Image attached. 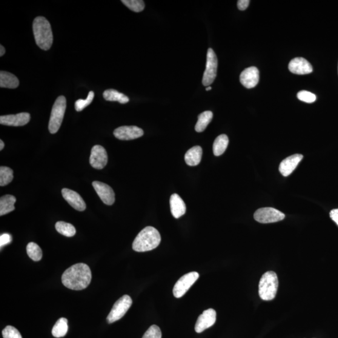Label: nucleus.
I'll return each instance as SVG.
<instances>
[{
	"label": "nucleus",
	"mask_w": 338,
	"mask_h": 338,
	"mask_svg": "<svg viewBox=\"0 0 338 338\" xmlns=\"http://www.w3.org/2000/svg\"><path fill=\"white\" fill-rule=\"evenodd\" d=\"M202 156V149L200 146L190 148L185 155V161L189 166H196L200 164Z\"/></svg>",
	"instance_id": "obj_20"
},
{
	"label": "nucleus",
	"mask_w": 338,
	"mask_h": 338,
	"mask_svg": "<svg viewBox=\"0 0 338 338\" xmlns=\"http://www.w3.org/2000/svg\"><path fill=\"white\" fill-rule=\"evenodd\" d=\"M199 277V274L197 272H191L180 277L173 289L174 296L180 298L184 296Z\"/></svg>",
	"instance_id": "obj_9"
},
{
	"label": "nucleus",
	"mask_w": 338,
	"mask_h": 338,
	"mask_svg": "<svg viewBox=\"0 0 338 338\" xmlns=\"http://www.w3.org/2000/svg\"><path fill=\"white\" fill-rule=\"evenodd\" d=\"M67 100L64 96H60L54 103L51 110L48 129L51 134H56L59 131L64 120Z\"/></svg>",
	"instance_id": "obj_5"
},
{
	"label": "nucleus",
	"mask_w": 338,
	"mask_h": 338,
	"mask_svg": "<svg viewBox=\"0 0 338 338\" xmlns=\"http://www.w3.org/2000/svg\"><path fill=\"white\" fill-rule=\"evenodd\" d=\"M216 311L213 309H208L200 314L197 320L195 331L197 333H202L205 329L213 326L216 322Z\"/></svg>",
	"instance_id": "obj_11"
},
{
	"label": "nucleus",
	"mask_w": 338,
	"mask_h": 338,
	"mask_svg": "<svg viewBox=\"0 0 338 338\" xmlns=\"http://www.w3.org/2000/svg\"><path fill=\"white\" fill-rule=\"evenodd\" d=\"M93 98L94 92L92 91H90L88 95L87 99L85 100L79 99L77 100L75 104L76 110L77 111H81L84 110L85 108L91 104V102L93 101Z\"/></svg>",
	"instance_id": "obj_31"
},
{
	"label": "nucleus",
	"mask_w": 338,
	"mask_h": 338,
	"mask_svg": "<svg viewBox=\"0 0 338 338\" xmlns=\"http://www.w3.org/2000/svg\"><path fill=\"white\" fill-rule=\"evenodd\" d=\"M171 213L176 219L184 216L186 212V206L184 200L178 194L172 195L170 199Z\"/></svg>",
	"instance_id": "obj_19"
},
{
	"label": "nucleus",
	"mask_w": 338,
	"mask_h": 338,
	"mask_svg": "<svg viewBox=\"0 0 338 338\" xmlns=\"http://www.w3.org/2000/svg\"><path fill=\"white\" fill-rule=\"evenodd\" d=\"M142 338H162V332L159 326L152 325L145 332Z\"/></svg>",
	"instance_id": "obj_34"
},
{
	"label": "nucleus",
	"mask_w": 338,
	"mask_h": 338,
	"mask_svg": "<svg viewBox=\"0 0 338 338\" xmlns=\"http://www.w3.org/2000/svg\"><path fill=\"white\" fill-rule=\"evenodd\" d=\"M289 70L291 73L297 75H306L313 71V67L307 60L297 57L291 60L288 66Z\"/></svg>",
	"instance_id": "obj_16"
},
{
	"label": "nucleus",
	"mask_w": 338,
	"mask_h": 338,
	"mask_svg": "<svg viewBox=\"0 0 338 338\" xmlns=\"http://www.w3.org/2000/svg\"><path fill=\"white\" fill-rule=\"evenodd\" d=\"M161 241L159 232L156 228L148 226L142 229L137 235L133 244V248L136 252H146L158 247Z\"/></svg>",
	"instance_id": "obj_2"
},
{
	"label": "nucleus",
	"mask_w": 338,
	"mask_h": 338,
	"mask_svg": "<svg viewBox=\"0 0 338 338\" xmlns=\"http://www.w3.org/2000/svg\"><path fill=\"white\" fill-rule=\"evenodd\" d=\"M27 253L30 258L34 261H39L43 256L42 251L40 246L35 242L28 243L27 246Z\"/></svg>",
	"instance_id": "obj_28"
},
{
	"label": "nucleus",
	"mask_w": 338,
	"mask_h": 338,
	"mask_svg": "<svg viewBox=\"0 0 338 338\" xmlns=\"http://www.w3.org/2000/svg\"><path fill=\"white\" fill-rule=\"evenodd\" d=\"M249 4H250V1L249 0H239L237 2V7L239 10L244 11L247 9Z\"/></svg>",
	"instance_id": "obj_36"
},
{
	"label": "nucleus",
	"mask_w": 338,
	"mask_h": 338,
	"mask_svg": "<svg viewBox=\"0 0 338 338\" xmlns=\"http://www.w3.org/2000/svg\"><path fill=\"white\" fill-rule=\"evenodd\" d=\"M217 65H218V61L216 53L212 48H209L205 70L203 76V85L209 87V85L213 84L216 78Z\"/></svg>",
	"instance_id": "obj_7"
},
{
	"label": "nucleus",
	"mask_w": 338,
	"mask_h": 338,
	"mask_svg": "<svg viewBox=\"0 0 338 338\" xmlns=\"http://www.w3.org/2000/svg\"><path fill=\"white\" fill-rule=\"evenodd\" d=\"M68 329V320L65 317H62L57 321L52 329L53 336L55 337H62L67 334Z\"/></svg>",
	"instance_id": "obj_26"
},
{
	"label": "nucleus",
	"mask_w": 338,
	"mask_h": 338,
	"mask_svg": "<svg viewBox=\"0 0 338 338\" xmlns=\"http://www.w3.org/2000/svg\"><path fill=\"white\" fill-rule=\"evenodd\" d=\"M133 305V299L128 295H124L114 304L109 314L107 316L108 323L117 322L124 316L130 306Z\"/></svg>",
	"instance_id": "obj_6"
},
{
	"label": "nucleus",
	"mask_w": 338,
	"mask_h": 338,
	"mask_svg": "<svg viewBox=\"0 0 338 338\" xmlns=\"http://www.w3.org/2000/svg\"><path fill=\"white\" fill-rule=\"evenodd\" d=\"M89 162L94 168H104L108 162V155L104 147L99 145L93 146L91 148Z\"/></svg>",
	"instance_id": "obj_10"
},
{
	"label": "nucleus",
	"mask_w": 338,
	"mask_h": 338,
	"mask_svg": "<svg viewBox=\"0 0 338 338\" xmlns=\"http://www.w3.org/2000/svg\"><path fill=\"white\" fill-rule=\"evenodd\" d=\"M4 147H5L4 142H3L2 140H0V150L2 151L3 149H4Z\"/></svg>",
	"instance_id": "obj_39"
},
{
	"label": "nucleus",
	"mask_w": 338,
	"mask_h": 338,
	"mask_svg": "<svg viewBox=\"0 0 338 338\" xmlns=\"http://www.w3.org/2000/svg\"><path fill=\"white\" fill-rule=\"evenodd\" d=\"M123 4L134 12H141L145 8V4L142 0H122Z\"/></svg>",
	"instance_id": "obj_30"
},
{
	"label": "nucleus",
	"mask_w": 338,
	"mask_h": 338,
	"mask_svg": "<svg viewBox=\"0 0 338 338\" xmlns=\"http://www.w3.org/2000/svg\"><path fill=\"white\" fill-rule=\"evenodd\" d=\"M20 84L19 80L13 74L8 71H0V87L1 88H16Z\"/></svg>",
	"instance_id": "obj_21"
},
{
	"label": "nucleus",
	"mask_w": 338,
	"mask_h": 338,
	"mask_svg": "<svg viewBox=\"0 0 338 338\" xmlns=\"http://www.w3.org/2000/svg\"><path fill=\"white\" fill-rule=\"evenodd\" d=\"M329 216H330L331 219L333 220L338 226V209H333V210L330 212V213H329Z\"/></svg>",
	"instance_id": "obj_37"
},
{
	"label": "nucleus",
	"mask_w": 338,
	"mask_h": 338,
	"mask_svg": "<svg viewBox=\"0 0 338 338\" xmlns=\"http://www.w3.org/2000/svg\"><path fill=\"white\" fill-rule=\"evenodd\" d=\"M254 217L258 222L268 224L280 221L285 218V215L273 208H263L255 212Z\"/></svg>",
	"instance_id": "obj_8"
},
{
	"label": "nucleus",
	"mask_w": 338,
	"mask_h": 338,
	"mask_svg": "<svg viewBox=\"0 0 338 338\" xmlns=\"http://www.w3.org/2000/svg\"><path fill=\"white\" fill-rule=\"evenodd\" d=\"M211 89H212V87H208V88H205V90H206V91L211 90Z\"/></svg>",
	"instance_id": "obj_40"
},
{
	"label": "nucleus",
	"mask_w": 338,
	"mask_h": 338,
	"mask_svg": "<svg viewBox=\"0 0 338 338\" xmlns=\"http://www.w3.org/2000/svg\"><path fill=\"white\" fill-rule=\"evenodd\" d=\"M93 187L104 204L111 205L115 202V193L109 185L99 181L92 183Z\"/></svg>",
	"instance_id": "obj_13"
},
{
	"label": "nucleus",
	"mask_w": 338,
	"mask_h": 338,
	"mask_svg": "<svg viewBox=\"0 0 338 338\" xmlns=\"http://www.w3.org/2000/svg\"><path fill=\"white\" fill-rule=\"evenodd\" d=\"M297 99L301 101L311 104L316 100V96L310 91L302 90L297 94Z\"/></svg>",
	"instance_id": "obj_32"
},
{
	"label": "nucleus",
	"mask_w": 338,
	"mask_h": 338,
	"mask_svg": "<svg viewBox=\"0 0 338 338\" xmlns=\"http://www.w3.org/2000/svg\"><path fill=\"white\" fill-rule=\"evenodd\" d=\"M31 119L30 114L20 113L16 115H7L0 117V124L2 125L20 127L27 125Z\"/></svg>",
	"instance_id": "obj_15"
},
{
	"label": "nucleus",
	"mask_w": 338,
	"mask_h": 338,
	"mask_svg": "<svg viewBox=\"0 0 338 338\" xmlns=\"http://www.w3.org/2000/svg\"><path fill=\"white\" fill-rule=\"evenodd\" d=\"M213 118V114L211 111H205L200 114L198 117V121L195 127L196 131L197 133H202L204 131Z\"/></svg>",
	"instance_id": "obj_25"
},
{
	"label": "nucleus",
	"mask_w": 338,
	"mask_h": 338,
	"mask_svg": "<svg viewBox=\"0 0 338 338\" xmlns=\"http://www.w3.org/2000/svg\"><path fill=\"white\" fill-rule=\"evenodd\" d=\"M62 196L71 207L79 211H84L86 209L85 202L80 194L68 189H63Z\"/></svg>",
	"instance_id": "obj_17"
},
{
	"label": "nucleus",
	"mask_w": 338,
	"mask_h": 338,
	"mask_svg": "<svg viewBox=\"0 0 338 338\" xmlns=\"http://www.w3.org/2000/svg\"><path fill=\"white\" fill-rule=\"evenodd\" d=\"M114 136L122 140H130L139 138L144 135V131L136 126H122L114 132Z\"/></svg>",
	"instance_id": "obj_12"
},
{
	"label": "nucleus",
	"mask_w": 338,
	"mask_h": 338,
	"mask_svg": "<svg viewBox=\"0 0 338 338\" xmlns=\"http://www.w3.org/2000/svg\"><path fill=\"white\" fill-rule=\"evenodd\" d=\"M303 156L302 154H294L283 160L279 165V172L283 176L287 177L296 169Z\"/></svg>",
	"instance_id": "obj_18"
},
{
	"label": "nucleus",
	"mask_w": 338,
	"mask_h": 338,
	"mask_svg": "<svg viewBox=\"0 0 338 338\" xmlns=\"http://www.w3.org/2000/svg\"><path fill=\"white\" fill-rule=\"evenodd\" d=\"M16 197L11 195H5L0 199V216L11 213L15 210Z\"/></svg>",
	"instance_id": "obj_22"
},
{
	"label": "nucleus",
	"mask_w": 338,
	"mask_h": 338,
	"mask_svg": "<svg viewBox=\"0 0 338 338\" xmlns=\"http://www.w3.org/2000/svg\"><path fill=\"white\" fill-rule=\"evenodd\" d=\"M36 44L41 49L48 50L53 44V32L50 22L44 16H38L33 23Z\"/></svg>",
	"instance_id": "obj_3"
},
{
	"label": "nucleus",
	"mask_w": 338,
	"mask_h": 338,
	"mask_svg": "<svg viewBox=\"0 0 338 338\" xmlns=\"http://www.w3.org/2000/svg\"><path fill=\"white\" fill-rule=\"evenodd\" d=\"M278 278L274 271L266 272L262 275L259 284V294L264 301H271L276 296Z\"/></svg>",
	"instance_id": "obj_4"
},
{
	"label": "nucleus",
	"mask_w": 338,
	"mask_h": 338,
	"mask_svg": "<svg viewBox=\"0 0 338 338\" xmlns=\"http://www.w3.org/2000/svg\"><path fill=\"white\" fill-rule=\"evenodd\" d=\"M91 280V270L88 265L79 263L71 266L62 276V282L66 288L80 291L87 288Z\"/></svg>",
	"instance_id": "obj_1"
},
{
	"label": "nucleus",
	"mask_w": 338,
	"mask_h": 338,
	"mask_svg": "<svg viewBox=\"0 0 338 338\" xmlns=\"http://www.w3.org/2000/svg\"><path fill=\"white\" fill-rule=\"evenodd\" d=\"M229 145V138L225 134L217 137L213 144V153L215 156H220L224 154Z\"/></svg>",
	"instance_id": "obj_24"
},
{
	"label": "nucleus",
	"mask_w": 338,
	"mask_h": 338,
	"mask_svg": "<svg viewBox=\"0 0 338 338\" xmlns=\"http://www.w3.org/2000/svg\"><path fill=\"white\" fill-rule=\"evenodd\" d=\"M11 241H12V237L9 234H4L0 236V246H1V248L10 244Z\"/></svg>",
	"instance_id": "obj_35"
},
{
	"label": "nucleus",
	"mask_w": 338,
	"mask_h": 338,
	"mask_svg": "<svg viewBox=\"0 0 338 338\" xmlns=\"http://www.w3.org/2000/svg\"><path fill=\"white\" fill-rule=\"evenodd\" d=\"M55 229L60 234L66 237H73L76 234V229L72 224L63 221L57 222Z\"/></svg>",
	"instance_id": "obj_27"
},
{
	"label": "nucleus",
	"mask_w": 338,
	"mask_h": 338,
	"mask_svg": "<svg viewBox=\"0 0 338 338\" xmlns=\"http://www.w3.org/2000/svg\"><path fill=\"white\" fill-rule=\"evenodd\" d=\"M13 179V171L12 169L8 167H0V185L5 186L10 184Z\"/></svg>",
	"instance_id": "obj_29"
},
{
	"label": "nucleus",
	"mask_w": 338,
	"mask_h": 338,
	"mask_svg": "<svg viewBox=\"0 0 338 338\" xmlns=\"http://www.w3.org/2000/svg\"><path fill=\"white\" fill-rule=\"evenodd\" d=\"M5 48L4 47H3V45H0V57H3L5 55Z\"/></svg>",
	"instance_id": "obj_38"
},
{
	"label": "nucleus",
	"mask_w": 338,
	"mask_h": 338,
	"mask_svg": "<svg viewBox=\"0 0 338 338\" xmlns=\"http://www.w3.org/2000/svg\"><path fill=\"white\" fill-rule=\"evenodd\" d=\"M259 81V71L256 67H251L242 71L240 76V82L247 88H253Z\"/></svg>",
	"instance_id": "obj_14"
},
{
	"label": "nucleus",
	"mask_w": 338,
	"mask_h": 338,
	"mask_svg": "<svg viewBox=\"0 0 338 338\" xmlns=\"http://www.w3.org/2000/svg\"><path fill=\"white\" fill-rule=\"evenodd\" d=\"M4 338H22L18 329L13 326H7L2 331Z\"/></svg>",
	"instance_id": "obj_33"
},
{
	"label": "nucleus",
	"mask_w": 338,
	"mask_h": 338,
	"mask_svg": "<svg viewBox=\"0 0 338 338\" xmlns=\"http://www.w3.org/2000/svg\"><path fill=\"white\" fill-rule=\"evenodd\" d=\"M104 98L110 102H119L120 104H125L129 102V98L124 93L114 89L106 90L103 93Z\"/></svg>",
	"instance_id": "obj_23"
}]
</instances>
